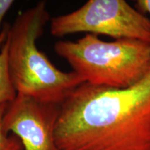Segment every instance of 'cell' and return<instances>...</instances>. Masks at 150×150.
<instances>
[{
	"label": "cell",
	"instance_id": "6da1fadb",
	"mask_svg": "<svg viewBox=\"0 0 150 150\" xmlns=\"http://www.w3.org/2000/svg\"><path fill=\"white\" fill-rule=\"evenodd\" d=\"M59 150H150V71L127 88L84 83L60 105Z\"/></svg>",
	"mask_w": 150,
	"mask_h": 150
},
{
	"label": "cell",
	"instance_id": "7a4b0ae2",
	"mask_svg": "<svg viewBox=\"0 0 150 150\" xmlns=\"http://www.w3.org/2000/svg\"><path fill=\"white\" fill-rule=\"evenodd\" d=\"M49 20L45 1L38 3L16 18L6 39L8 67L17 93L61 105L84 81L73 71L58 69L39 50L37 40Z\"/></svg>",
	"mask_w": 150,
	"mask_h": 150
},
{
	"label": "cell",
	"instance_id": "3957f363",
	"mask_svg": "<svg viewBox=\"0 0 150 150\" xmlns=\"http://www.w3.org/2000/svg\"><path fill=\"white\" fill-rule=\"evenodd\" d=\"M54 51L64 59L84 83L127 88L150 71V44L131 39L112 42L87 33L76 41L59 40Z\"/></svg>",
	"mask_w": 150,
	"mask_h": 150
},
{
	"label": "cell",
	"instance_id": "277c9868",
	"mask_svg": "<svg viewBox=\"0 0 150 150\" xmlns=\"http://www.w3.org/2000/svg\"><path fill=\"white\" fill-rule=\"evenodd\" d=\"M50 32L55 37L86 32L150 44V19L125 0H89L77 10L52 18Z\"/></svg>",
	"mask_w": 150,
	"mask_h": 150
},
{
	"label": "cell",
	"instance_id": "5b68a950",
	"mask_svg": "<svg viewBox=\"0 0 150 150\" xmlns=\"http://www.w3.org/2000/svg\"><path fill=\"white\" fill-rule=\"evenodd\" d=\"M59 108L60 105L17 94L7 106L3 129L18 137L24 150H59L54 138Z\"/></svg>",
	"mask_w": 150,
	"mask_h": 150
},
{
	"label": "cell",
	"instance_id": "8992f818",
	"mask_svg": "<svg viewBox=\"0 0 150 150\" xmlns=\"http://www.w3.org/2000/svg\"><path fill=\"white\" fill-rule=\"evenodd\" d=\"M10 26L6 24L0 32V106L9 104L17 96L8 67V44L6 39Z\"/></svg>",
	"mask_w": 150,
	"mask_h": 150
},
{
	"label": "cell",
	"instance_id": "52a82bcc",
	"mask_svg": "<svg viewBox=\"0 0 150 150\" xmlns=\"http://www.w3.org/2000/svg\"><path fill=\"white\" fill-rule=\"evenodd\" d=\"M8 104L0 106V150H24L18 137L14 135L8 136L3 129V117Z\"/></svg>",
	"mask_w": 150,
	"mask_h": 150
},
{
	"label": "cell",
	"instance_id": "ba28073f",
	"mask_svg": "<svg viewBox=\"0 0 150 150\" xmlns=\"http://www.w3.org/2000/svg\"><path fill=\"white\" fill-rule=\"evenodd\" d=\"M13 4L14 1L13 0H0V28L2 24L4 18Z\"/></svg>",
	"mask_w": 150,
	"mask_h": 150
},
{
	"label": "cell",
	"instance_id": "9c48e42d",
	"mask_svg": "<svg viewBox=\"0 0 150 150\" xmlns=\"http://www.w3.org/2000/svg\"><path fill=\"white\" fill-rule=\"evenodd\" d=\"M136 6L142 12L147 13L150 15V0H138Z\"/></svg>",
	"mask_w": 150,
	"mask_h": 150
}]
</instances>
